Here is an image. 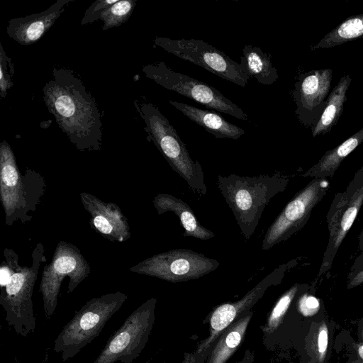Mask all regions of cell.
<instances>
[{
    "instance_id": "e0dca14e",
    "label": "cell",
    "mask_w": 363,
    "mask_h": 363,
    "mask_svg": "<svg viewBox=\"0 0 363 363\" xmlns=\"http://www.w3.org/2000/svg\"><path fill=\"white\" fill-rule=\"evenodd\" d=\"M169 103L188 118L203 127L216 138L236 140L245 134V130L242 128L229 123L217 113L175 101L170 100Z\"/></svg>"
},
{
    "instance_id": "3957f363",
    "label": "cell",
    "mask_w": 363,
    "mask_h": 363,
    "mask_svg": "<svg viewBox=\"0 0 363 363\" xmlns=\"http://www.w3.org/2000/svg\"><path fill=\"white\" fill-rule=\"evenodd\" d=\"M145 123L146 132L172 169L185 180L189 189L199 196H205L207 188L202 167L194 160L183 141L168 119L150 102H134Z\"/></svg>"
},
{
    "instance_id": "603a6c76",
    "label": "cell",
    "mask_w": 363,
    "mask_h": 363,
    "mask_svg": "<svg viewBox=\"0 0 363 363\" xmlns=\"http://www.w3.org/2000/svg\"><path fill=\"white\" fill-rule=\"evenodd\" d=\"M136 2L135 0L118 1L106 9L99 19L104 22L102 30L118 27L125 23L130 17Z\"/></svg>"
},
{
    "instance_id": "4dcf8cb0",
    "label": "cell",
    "mask_w": 363,
    "mask_h": 363,
    "mask_svg": "<svg viewBox=\"0 0 363 363\" xmlns=\"http://www.w3.org/2000/svg\"><path fill=\"white\" fill-rule=\"evenodd\" d=\"M254 360V353L246 350L243 358L237 363H252Z\"/></svg>"
},
{
    "instance_id": "d6a6232c",
    "label": "cell",
    "mask_w": 363,
    "mask_h": 363,
    "mask_svg": "<svg viewBox=\"0 0 363 363\" xmlns=\"http://www.w3.org/2000/svg\"><path fill=\"white\" fill-rule=\"evenodd\" d=\"M361 242H363V238L361 240Z\"/></svg>"
},
{
    "instance_id": "6da1fadb",
    "label": "cell",
    "mask_w": 363,
    "mask_h": 363,
    "mask_svg": "<svg viewBox=\"0 0 363 363\" xmlns=\"http://www.w3.org/2000/svg\"><path fill=\"white\" fill-rule=\"evenodd\" d=\"M43 99L59 128L82 151L101 149L103 123L95 99L70 69L55 67Z\"/></svg>"
},
{
    "instance_id": "277c9868",
    "label": "cell",
    "mask_w": 363,
    "mask_h": 363,
    "mask_svg": "<svg viewBox=\"0 0 363 363\" xmlns=\"http://www.w3.org/2000/svg\"><path fill=\"white\" fill-rule=\"evenodd\" d=\"M127 298L116 292L89 300L63 327L55 340L54 351L60 354L63 362L75 357L99 335Z\"/></svg>"
},
{
    "instance_id": "f1b7e54d",
    "label": "cell",
    "mask_w": 363,
    "mask_h": 363,
    "mask_svg": "<svg viewBox=\"0 0 363 363\" xmlns=\"http://www.w3.org/2000/svg\"><path fill=\"white\" fill-rule=\"evenodd\" d=\"M93 223L96 228L104 235H111L114 227L109 218L102 214H96Z\"/></svg>"
},
{
    "instance_id": "5bb4252c",
    "label": "cell",
    "mask_w": 363,
    "mask_h": 363,
    "mask_svg": "<svg viewBox=\"0 0 363 363\" xmlns=\"http://www.w3.org/2000/svg\"><path fill=\"white\" fill-rule=\"evenodd\" d=\"M74 0H58L46 10L11 19L6 33L9 38L21 45H30L40 40Z\"/></svg>"
},
{
    "instance_id": "836d02e7",
    "label": "cell",
    "mask_w": 363,
    "mask_h": 363,
    "mask_svg": "<svg viewBox=\"0 0 363 363\" xmlns=\"http://www.w3.org/2000/svg\"><path fill=\"white\" fill-rule=\"evenodd\" d=\"M145 363H149V362H145Z\"/></svg>"
},
{
    "instance_id": "f546056e",
    "label": "cell",
    "mask_w": 363,
    "mask_h": 363,
    "mask_svg": "<svg viewBox=\"0 0 363 363\" xmlns=\"http://www.w3.org/2000/svg\"><path fill=\"white\" fill-rule=\"evenodd\" d=\"M12 274L11 269L8 266H1L0 269V284L1 287H4L7 285Z\"/></svg>"
},
{
    "instance_id": "ac0fdd59",
    "label": "cell",
    "mask_w": 363,
    "mask_h": 363,
    "mask_svg": "<svg viewBox=\"0 0 363 363\" xmlns=\"http://www.w3.org/2000/svg\"><path fill=\"white\" fill-rule=\"evenodd\" d=\"M252 314L248 311L223 330L213 346L206 363H226L242 343Z\"/></svg>"
},
{
    "instance_id": "44dd1931",
    "label": "cell",
    "mask_w": 363,
    "mask_h": 363,
    "mask_svg": "<svg viewBox=\"0 0 363 363\" xmlns=\"http://www.w3.org/2000/svg\"><path fill=\"white\" fill-rule=\"evenodd\" d=\"M351 82L352 79L349 75L343 76L329 94L326 106L313 129V137L330 131L336 124L342 114L343 105L347 99L346 94Z\"/></svg>"
},
{
    "instance_id": "ba28073f",
    "label": "cell",
    "mask_w": 363,
    "mask_h": 363,
    "mask_svg": "<svg viewBox=\"0 0 363 363\" xmlns=\"http://www.w3.org/2000/svg\"><path fill=\"white\" fill-rule=\"evenodd\" d=\"M220 263L215 259L187 249L161 252L140 263L135 271L173 282L187 281L216 270Z\"/></svg>"
},
{
    "instance_id": "5b68a950",
    "label": "cell",
    "mask_w": 363,
    "mask_h": 363,
    "mask_svg": "<svg viewBox=\"0 0 363 363\" xmlns=\"http://www.w3.org/2000/svg\"><path fill=\"white\" fill-rule=\"evenodd\" d=\"M156 301L152 298L133 311L108 340L93 363H133L148 341Z\"/></svg>"
},
{
    "instance_id": "9a60e30c",
    "label": "cell",
    "mask_w": 363,
    "mask_h": 363,
    "mask_svg": "<svg viewBox=\"0 0 363 363\" xmlns=\"http://www.w3.org/2000/svg\"><path fill=\"white\" fill-rule=\"evenodd\" d=\"M332 80V70L323 69L311 71L302 75L294 91L296 111L301 119L313 111L328 96Z\"/></svg>"
},
{
    "instance_id": "1f68e13d",
    "label": "cell",
    "mask_w": 363,
    "mask_h": 363,
    "mask_svg": "<svg viewBox=\"0 0 363 363\" xmlns=\"http://www.w3.org/2000/svg\"><path fill=\"white\" fill-rule=\"evenodd\" d=\"M357 348L359 356V362L363 363V343L358 344Z\"/></svg>"
},
{
    "instance_id": "7a4b0ae2",
    "label": "cell",
    "mask_w": 363,
    "mask_h": 363,
    "mask_svg": "<svg viewBox=\"0 0 363 363\" xmlns=\"http://www.w3.org/2000/svg\"><path fill=\"white\" fill-rule=\"evenodd\" d=\"M288 178L281 173L243 177L218 176V189L231 209L240 233L248 240L255 233L271 199L286 187Z\"/></svg>"
},
{
    "instance_id": "83f0119b",
    "label": "cell",
    "mask_w": 363,
    "mask_h": 363,
    "mask_svg": "<svg viewBox=\"0 0 363 363\" xmlns=\"http://www.w3.org/2000/svg\"><path fill=\"white\" fill-rule=\"evenodd\" d=\"M328 345V329L325 323H323L318 329L317 336V349L318 357L320 362H322L327 352Z\"/></svg>"
},
{
    "instance_id": "4316f807",
    "label": "cell",
    "mask_w": 363,
    "mask_h": 363,
    "mask_svg": "<svg viewBox=\"0 0 363 363\" xmlns=\"http://www.w3.org/2000/svg\"><path fill=\"white\" fill-rule=\"evenodd\" d=\"M298 306L304 316H311L318 311L320 303L315 296L305 294L300 298Z\"/></svg>"
},
{
    "instance_id": "4fadbf2b",
    "label": "cell",
    "mask_w": 363,
    "mask_h": 363,
    "mask_svg": "<svg viewBox=\"0 0 363 363\" xmlns=\"http://www.w3.org/2000/svg\"><path fill=\"white\" fill-rule=\"evenodd\" d=\"M74 252H64L62 256L54 259L50 267L43 272L40 291L43 295V308L47 319H50L57 308L60 284L65 276L70 274L72 279L69 284L68 292H72L85 276L74 272L77 269H85L79 267L82 264L79 255Z\"/></svg>"
},
{
    "instance_id": "8992f818",
    "label": "cell",
    "mask_w": 363,
    "mask_h": 363,
    "mask_svg": "<svg viewBox=\"0 0 363 363\" xmlns=\"http://www.w3.org/2000/svg\"><path fill=\"white\" fill-rule=\"evenodd\" d=\"M143 72L146 77L162 87L186 96L206 108L240 120H248L247 113L218 89L188 75L173 71L164 62L147 65L143 67Z\"/></svg>"
},
{
    "instance_id": "cb8c5ba5",
    "label": "cell",
    "mask_w": 363,
    "mask_h": 363,
    "mask_svg": "<svg viewBox=\"0 0 363 363\" xmlns=\"http://www.w3.org/2000/svg\"><path fill=\"white\" fill-rule=\"evenodd\" d=\"M298 289L299 285L295 284L279 298L270 313L267 323L263 329L265 333L270 334L278 328L293 299L297 294Z\"/></svg>"
},
{
    "instance_id": "52a82bcc",
    "label": "cell",
    "mask_w": 363,
    "mask_h": 363,
    "mask_svg": "<svg viewBox=\"0 0 363 363\" xmlns=\"http://www.w3.org/2000/svg\"><path fill=\"white\" fill-rule=\"evenodd\" d=\"M155 44L169 53L202 67L210 72L245 87L250 77L241 69L239 63L225 52L202 40H173L157 37Z\"/></svg>"
},
{
    "instance_id": "484cf974",
    "label": "cell",
    "mask_w": 363,
    "mask_h": 363,
    "mask_svg": "<svg viewBox=\"0 0 363 363\" xmlns=\"http://www.w3.org/2000/svg\"><path fill=\"white\" fill-rule=\"evenodd\" d=\"M118 0H96L84 12L80 24L85 26L100 19L102 13Z\"/></svg>"
},
{
    "instance_id": "7402d4cb",
    "label": "cell",
    "mask_w": 363,
    "mask_h": 363,
    "mask_svg": "<svg viewBox=\"0 0 363 363\" xmlns=\"http://www.w3.org/2000/svg\"><path fill=\"white\" fill-rule=\"evenodd\" d=\"M363 36V13L343 21L314 45L313 49L329 48Z\"/></svg>"
},
{
    "instance_id": "7c38bea8",
    "label": "cell",
    "mask_w": 363,
    "mask_h": 363,
    "mask_svg": "<svg viewBox=\"0 0 363 363\" xmlns=\"http://www.w3.org/2000/svg\"><path fill=\"white\" fill-rule=\"evenodd\" d=\"M285 269V264L279 266L249 291L240 300L235 302L225 303L217 306L211 314L210 335L201 343L197 352L208 351L213 347L224 330L237 318L250 311V309L262 298L269 287L277 285L281 281Z\"/></svg>"
},
{
    "instance_id": "d6986e66",
    "label": "cell",
    "mask_w": 363,
    "mask_h": 363,
    "mask_svg": "<svg viewBox=\"0 0 363 363\" xmlns=\"http://www.w3.org/2000/svg\"><path fill=\"white\" fill-rule=\"evenodd\" d=\"M240 57V67L250 77H254L260 84L272 85L277 79V69L272 65L271 55L259 47L245 45Z\"/></svg>"
},
{
    "instance_id": "2e32d148",
    "label": "cell",
    "mask_w": 363,
    "mask_h": 363,
    "mask_svg": "<svg viewBox=\"0 0 363 363\" xmlns=\"http://www.w3.org/2000/svg\"><path fill=\"white\" fill-rule=\"evenodd\" d=\"M159 214L172 212L179 218L185 237L206 240L215 236L213 232L203 227L191 208L183 200L167 194H157L153 201Z\"/></svg>"
},
{
    "instance_id": "ffe728a7",
    "label": "cell",
    "mask_w": 363,
    "mask_h": 363,
    "mask_svg": "<svg viewBox=\"0 0 363 363\" xmlns=\"http://www.w3.org/2000/svg\"><path fill=\"white\" fill-rule=\"evenodd\" d=\"M363 142V128L352 137L334 149L328 151L319 160L303 175L315 179L332 176L342 161Z\"/></svg>"
},
{
    "instance_id": "8fae6325",
    "label": "cell",
    "mask_w": 363,
    "mask_h": 363,
    "mask_svg": "<svg viewBox=\"0 0 363 363\" xmlns=\"http://www.w3.org/2000/svg\"><path fill=\"white\" fill-rule=\"evenodd\" d=\"M363 204V167L356 173L347 190L337 195L328 212L329 242L320 272L330 267L333 259Z\"/></svg>"
},
{
    "instance_id": "30bf717a",
    "label": "cell",
    "mask_w": 363,
    "mask_h": 363,
    "mask_svg": "<svg viewBox=\"0 0 363 363\" xmlns=\"http://www.w3.org/2000/svg\"><path fill=\"white\" fill-rule=\"evenodd\" d=\"M323 183L318 179H313L285 206L268 228L262 241V250H270L303 228L312 208L325 191L326 185L323 186Z\"/></svg>"
},
{
    "instance_id": "d4e9b609",
    "label": "cell",
    "mask_w": 363,
    "mask_h": 363,
    "mask_svg": "<svg viewBox=\"0 0 363 363\" xmlns=\"http://www.w3.org/2000/svg\"><path fill=\"white\" fill-rule=\"evenodd\" d=\"M14 65L11 57L7 56L2 44L0 43V96L4 99L13 85Z\"/></svg>"
},
{
    "instance_id": "9c48e42d",
    "label": "cell",
    "mask_w": 363,
    "mask_h": 363,
    "mask_svg": "<svg viewBox=\"0 0 363 363\" xmlns=\"http://www.w3.org/2000/svg\"><path fill=\"white\" fill-rule=\"evenodd\" d=\"M13 272L4 287H1L0 304L5 312V320L18 335L27 337L36 328L32 294L37 276V267Z\"/></svg>"
}]
</instances>
